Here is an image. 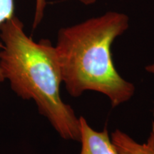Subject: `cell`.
I'll use <instances>...</instances> for the list:
<instances>
[{
	"instance_id": "1",
	"label": "cell",
	"mask_w": 154,
	"mask_h": 154,
	"mask_svg": "<svg viewBox=\"0 0 154 154\" xmlns=\"http://www.w3.org/2000/svg\"><path fill=\"white\" fill-rule=\"evenodd\" d=\"M0 71L19 97L32 100L63 139L80 141L79 117L61 99V69L54 46L35 42L17 17L0 26Z\"/></svg>"
},
{
	"instance_id": "2",
	"label": "cell",
	"mask_w": 154,
	"mask_h": 154,
	"mask_svg": "<svg viewBox=\"0 0 154 154\" xmlns=\"http://www.w3.org/2000/svg\"><path fill=\"white\" fill-rule=\"evenodd\" d=\"M129 26V18L118 11L61 29L54 46L62 83L69 95L77 98L86 91L105 95L116 108L135 93L132 83L116 69L111 47Z\"/></svg>"
},
{
	"instance_id": "3",
	"label": "cell",
	"mask_w": 154,
	"mask_h": 154,
	"mask_svg": "<svg viewBox=\"0 0 154 154\" xmlns=\"http://www.w3.org/2000/svg\"><path fill=\"white\" fill-rule=\"evenodd\" d=\"M80 154H119L106 128L101 131L93 129L83 116L79 117Z\"/></svg>"
},
{
	"instance_id": "4",
	"label": "cell",
	"mask_w": 154,
	"mask_h": 154,
	"mask_svg": "<svg viewBox=\"0 0 154 154\" xmlns=\"http://www.w3.org/2000/svg\"><path fill=\"white\" fill-rule=\"evenodd\" d=\"M111 140L119 154H154V122L145 143H138L119 129L111 133Z\"/></svg>"
},
{
	"instance_id": "5",
	"label": "cell",
	"mask_w": 154,
	"mask_h": 154,
	"mask_svg": "<svg viewBox=\"0 0 154 154\" xmlns=\"http://www.w3.org/2000/svg\"><path fill=\"white\" fill-rule=\"evenodd\" d=\"M14 8V0H0V26L15 16ZM1 48L2 43L0 42V49ZM4 82L5 79L0 71V85Z\"/></svg>"
},
{
	"instance_id": "6",
	"label": "cell",
	"mask_w": 154,
	"mask_h": 154,
	"mask_svg": "<svg viewBox=\"0 0 154 154\" xmlns=\"http://www.w3.org/2000/svg\"><path fill=\"white\" fill-rule=\"evenodd\" d=\"M84 5H91L96 2V0H77ZM47 7V0H35V9L33 21V29H35L41 24L44 18V11Z\"/></svg>"
},
{
	"instance_id": "7",
	"label": "cell",
	"mask_w": 154,
	"mask_h": 154,
	"mask_svg": "<svg viewBox=\"0 0 154 154\" xmlns=\"http://www.w3.org/2000/svg\"><path fill=\"white\" fill-rule=\"evenodd\" d=\"M146 71L149 74L154 75V61L146 66Z\"/></svg>"
}]
</instances>
